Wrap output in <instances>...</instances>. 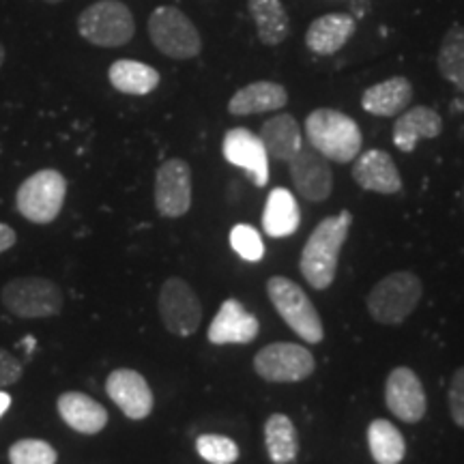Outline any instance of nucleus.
I'll list each match as a JSON object with an SVG mask.
<instances>
[{
    "instance_id": "nucleus-19",
    "label": "nucleus",
    "mask_w": 464,
    "mask_h": 464,
    "mask_svg": "<svg viewBox=\"0 0 464 464\" xmlns=\"http://www.w3.org/2000/svg\"><path fill=\"white\" fill-rule=\"evenodd\" d=\"M61 420L80 434H100L108 426V411L82 392H65L56 400Z\"/></svg>"
},
{
    "instance_id": "nucleus-12",
    "label": "nucleus",
    "mask_w": 464,
    "mask_h": 464,
    "mask_svg": "<svg viewBox=\"0 0 464 464\" xmlns=\"http://www.w3.org/2000/svg\"><path fill=\"white\" fill-rule=\"evenodd\" d=\"M288 172L297 194L304 196L307 202H323L332 196V164L316 149L301 147L299 153L293 160H288Z\"/></svg>"
},
{
    "instance_id": "nucleus-21",
    "label": "nucleus",
    "mask_w": 464,
    "mask_h": 464,
    "mask_svg": "<svg viewBox=\"0 0 464 464\" xmlns=\"http://www.w3.org/2000/svg\"><path fill=\"white\" fill-rule=\"evenodd\" d=\"M288 103V92L282 84L271 82V80H260L243 86L230 97L228 112L232 116H249L276 112Z\"/></svg>"
},
{
    "instance_id": "nucleus-6",
    "label": "nucleus",
    "mask_w": 464,
    "mask_h": 464,
    "mask_svg": "<svg viewBox=\"0 0 464 464\" xmlns=\"http://www.w3.org/2000/svg\"><path fill=\"white\" fill-rule=\"evenodd\" d=\"M63 290L50 277H14L0 290V304L17 318H50L63 310Z\"/></svg>"
},
{
    "instance_id": "nucleus-28",
    "label": "nucleus",
    "mask_w": 464,
    "mask_h": 464,
    "mask_svg": "<svg viewBox=\"0 0 464 464\" xmlns=\"http://www.w3.org/2000/svg\"><path fill=\"white\" fill-rule=\"evenodd\" d=\"M368 448L376 464H400L406 456L402 432L387 420H374L368 426Z\"/></svg>"
},
{
    "instance_id": "nucleus-11",
    "label": "nucleus",
    "mask_w": 464,
    "mask_h": 464,
    "mask_svg": "<svg viewBox=\"0 0 464 464\" xmlns=\"http://www.w3.org/2000/svg\"><path fill=\"white\" fill-rule=\"evenodd\" d=\"M191 207V168L185 160L172 158L155 172V208L161 218H183Z\"/></svg>"
},
{
    "instance_id": "nucleus-2",
    "label": "nucleus",
    "mask_w": 464,
    "mask_h": 464,
    "mask_svg": "<svg viewBox=\"0 0 464 464\" xmlns=\"http://www.w3.org/2000/svg\"><path fill=\"white\" fill-rule=\"evenodd\" d=\"M305 136L310 147L329 161L348 164L362 153V130L355 119L340 110L318 108L307 114Z\"/></svg>"
},
{
    "instance_id": "nucleus-38",
    "label": "nucleus",
    "mask_w": 464,
    "mask_h": 464,
    "mask_svg": "<svg viewBox=\"0 0 464 464\" xmlns=\"http://www.w3.org/2000/svg\"><path fill=\"white\" fill-rule=\"evenodd\" d=\"M44 3H48V5H58V3H63V0H44Z\"/></svg>"
},
{
    "instance_id": "nucleus-37",
    "label": "nucleus",
    "mask_w": 464,
    "mask_h": 464,
    "mask_svg": "<svg viewBox=\"0 0 464 464\" xmlns=\"http://www.w3.org/2000/svg\"><path fill=\"white\" fill-rule=\"evenodd\" d=\"M5 58H7V50H5V45L0 44V69L5 65Z\"/></svg>"
},
{
    "instance_id": "nucleus-15",
    "label": "nucleus",
    "mask_w": 464,
    "mask_h": 464,
    "mask_svg": "<svg viewBox=\"0 0 464 464\" xmlns=\"http://www.w3.org/2000/svg\"><path fill=\"white\" fill-rule=\"evenodd\" d=\"M106 393L110 400L133 421L147 420L153 411L155 398L147 379L130 368H119L108 376Z\"/></svg>"
},
{
    "instance_id": "nucleus-1",
    "label": "nucleus",
    "mask_w": 464,
    "mask_h": 464,
    "mask_svg": "<svg viewBox=\"0 0 464 464\" xmlns=\"http://www.w3.org/2000/svg\"><path fill=\"white\" fill-rule=\"evenodd\" d=\"M351 224V213L340 211L338 216L324 218L307 237L299 258V269L312 288L324 290L334 284L342 246H344Z\"/></svg>"
},
{
    "instance_id": "nucleus-16",
    "label": "nucleus",
    "mask_w": 464,
    "mask_h": 464,
    "mask_svg": "<svg viewBox=\"0 0 464 464\" xmlns=\"http://www.w3.org/2000/svg\"><path fill=\"white\" fill-rule=\"evenodd\" d=\"M260 323L254 314H249L241 301L226 299L218 310L216 318L208 324L207 340L216 346L224 344H249L256 340Z\"/></svg>"
},
{
    "instance_id": "nucleus-23",
    "label": "nucleus",
    "mask_w": 464,
    "mask_h": 464,
    "mask_svg": "<svg viewBox=\"0 0 464 464\" xmlns=\"http://www.w3.org/2000/svg\"><path fill=\"white\" fill-rule=\"evenodd\" d=\"M260 140L265 144L266 155L277 161L293 160L299 153V149L304 147L297 119L286 112H280L265 121L263 130H260Z\"/></svg>"
},
{
    "instance_id": "nucleus-4",
    "label": "nucleus",
    "mask_w": 464,
    "mask_h": 464,
    "mask_svg": "<svg viewBox=\"0 0 464 464\" xmlns=\"http://www.w3.org/2000/svg\"><path fill=\"white\" fill-rule=\"evenodd\" d=\"M423 295L421 280L411 271L385 276L370 290L368 312L381 324H400L415 312Z\"/></svg>"
},
{
    "instance_id": "nucleus-34",
    "label": "nucleus",
    "mask_w": 464,
    "mask_h": 464,
    "mask_svg": "<svg viewBox=\"0 0 464 464\" xmlns=\"http://www.w3.org/2000/svg\"><path fill=\"white\" fill-rule=\"evenodd\" d=\"M24 374V365L17 362L15 355H11L7 348L0 346V387H11Z\"/></svg>"
},
{
    "instance_id": "nucleus-27",
    "label": "nucleus",
    "mask_w": 464,
    "mask_h": 464,
    "mask_svg": "<svg viewBox=\"0 0 464 464\" xmlns=\"http://www.w3.org/2000/svg\"><path fill=\"white\" fill-rule=\"evenodd\" d=\"M265 448L274 464H290L299 454L297 428L288 415L274 413L265 423Z\"/></svg>"
},
{
    "instance_id": "nucleus-33",
    "label": "nucleus",
    "mask_w": 464,
    "mask_h": 464,
    "mask_svg": "<svg viewBox=\"0 0 464 464\" xmlns=\"http://www.w3.org/2000/svg\"><path fill=\"white\" fill-rule=\"evenodd\" d=\"M448 406H450L451 421L464 430V365L462 368H458L454 376H451L450 392H448Z\"/></svg>"
},
{
    "instance_id": "nucleus-29",
    "label": "nucleus",
    "mask_w": 464,
    "mask_h": 464,
    "mask_svg": "<svg viewBox=\"0 0 464 464\" xmlns=\"http://www.w3.org/2000/svg\"><path fill=\"white\" fill-rule=\"evenodd\" d=\"M439 73L450 84H454L464 97V26L454 24L448 28L440 42L437 56Z\"/></svg>"
},
{
    "instance_id": "nucleus-3",
    "label": "nucleus",
    "mask_w": 464,
    "mask_h": 464,
    "mask_svg": "<svg viewBox=\"0 0 464 464\" xmlns=\"http://www.w3.org/2000/svg\"><path fill=\"white\" fill-rule=\"evenodd\" d=\"M78 33L97 48H121L136 34V20L121 0H97L78 15Z\"/></svg>"
},
{
    "instance_id": "nucleus-22",
    "label": "nucleus",
    "mask_w": 464,
    "mask_h": 464,
    "mask_svg": "<svg viewBox=\"0 0 464 464\" xmlns=\"http://www.w3.org/2000/svg\"><path fill=\"white\" fill-rule=\"evenodd\" d=\"M413 102V86L404 75L370 86L362 95V108L374 116H398Z\"/></svg>"
},
{
    "instance_id": "nucleus-8",
    "label": "nucleus",
    "mask_w": 464,
    "mask_h": 464,
    "mask_svg": "<svg viewBox=\"0 0 464 464\" xmlns=\"http://www.w3.org/2000/svg\"><path fill=\"white\" fill-rule=\"evenodd\" d=\"M67 196V179L58 170L45 168L31 174L17 188L15 207L20 216L33 224H52L61 216Z\"/></svg>"
},
{
    "instance_id": "nucleus-39",
    "label": "nucleus",
    "mask_w": 464,
    "mask_h": 464,
    "mask_svg": "<svg viewBox=\"0 0 464 464\" xmlns=\"http://www.w3.org/2000/svg\"><path fill=\"white\" fill-rule=\"evenodd\" d=\"M462 202H464V189H462Z\"/></svg>"
},
{
    "instance_id": "nucleus-26",
    "label": "nucleus",
    "mask_w": 464,
    "mask_h": 464,
    "mask_svg": "<svg viewBox=\"0 0 464 464\" xmlns=\"http://www.w3.org/2000/svg\"><path fill=\"white\" fill-rule=\"evenodd\" d=\"M249 15L256 24L258 39L265 45H280L290 34V17L282 0H247Z\"/></svg>"
},
{
    "instance_id": "nucleus-9",
    "label": "nucleus",
    "mask_w": 464,
    "mask_h": 464,
    "mask_svg": "<svg viewBox=\"0 0 464 464\" xmlns=\"http://www.w3.org/2000/svg\"><path fill=\"white\" fill-rule=\"evenodd\" d=\"M158 307L166 332L177 338H189L202 323V304L196 290L183 277H168L161 284Z\"/></svg>"
},
{
    "instance_id": "nucleus-17",
    "label": "nucleus",
    "mask_w": 464,
    "mask_h": 464,
    "mask_svg": "<svg viewBox=\"0 0 464 464\" xmlns=\"http://www.w3.org/2000/svg\"><path fill=\"white\" fill-rule=\"evenodd\" d=\"M355 160L357 161L353 166V179H355V183L362 189L387 196L398 194L402 189L400 170L387 150L370 149Z\"/></svg>"
},
{
    "instance_id": "nucleus-35",
    "label": "nucleus",
    "mask_w": 464,
    "mask_h": 464,
    "mask_svg": "<svg viewBox=\"0 0 464 464\" xmlns=\"http://www.w3.org/2000/svg\"><path fill=\"white\" fill-rule=\"evenodd\" d=\"M15 241H17L15 230L11 228L9 224H3V222H0V254H3V252H9V249L15 246Z\"/></svg>"
},
{
    "instance_id": "nucleus-5",
    "label": "nucleus",
    "mask_w": 464,
    "mask_h": 464,
    "mask_svg": "<svg viewBox=\"0 0 464 464\" xmlns=\"http://www.w3.org/2000/svg\"><path fill=\"white\" fill-rule=\"evenodd\" d=\"M266 295L284 323L307 344H318L324 338V327L318 310L297 282L274 276L266 282Z\"/></svg>"
},
{
    "instance_id": "nucleus-31",
    "label": "nucleus",
    "mask_w": 464,
    "mask_h": 464,
    "mask_svg": "<svg viewBox=\"0 0 464 464\" xmlns=\"http://www.w3.org/2000/svg\"><path fill=\"white\" fill-rule=\"evenodd\" d=\"M58 454L42 439H22L9 448L11 464H56Z\"/></svg>"
},
{
    "instance_id": "nucleus-18",
    "label": "nucleus",
    "mask_w": 464,
    "mask_h": 464,
    "mask_svg": "<svg viewBox=\"0 0 464 464\" xmlns=\"http://www.w3.org/2000/svg\"><path fill=\"white\" fill-rule=\"evenodd\" d=\"M443 131V119L437 110L428 106H415L398 114L393 123V144L402 153H413L420 140H434Z\"/></svg>"
},
{
    "instance_id": "nucleus-25",
    "label": "nucleus",
    "mask_w": 464,
    "mask_h": 464,
    "mask_svg": "<svg viewBox=\"0 0 464 464\" xmlns=\"http://www.w3.org/2000/svg\"><path fill=\"white\" fill-rule=\"evenodd\" d=\"M108 80L116 91L123 95H149L160 86V72L147 63L131 61V58H121L114 61L108 69Z\"/></svg>"
},
{
    "instance_id": "nucleus-30",
    "label": "nucleus",
    "mask_w": 464,
    "mask_h": 464,
    "mask_svg": "<svg viewBox=\"0 0 464 464\" xmlns=\"http://www.w3.org/2000/svg\"><path fill=\"white\" fill-rule=\"evenodd\" d=\"M196 451L211 464H235L239 460V445L222 434H202L196 439Z\"/></svg>"
},
{
    "instance_id": "nucleus-13",
    "label": "nucleus",
    "mask_w": 464,
    "mask_h": 464,
    "mask_svg": "<svg viewBox=\"0 0 464 464\" xmlns=\"http://www.w3.org/2000/svg\"><path fill=\"white\" fill-rule=\"evenodd\" d=\"M385 404L393 417L404 423H417L428 411L423 385L413 370L406 365L393 368L385 382Z\"/></svg>"
},
{
    "instance_id": "nucleus-32",
    "label": "nucleus",
    "mask_w": 464,
    "mask_h": 464,
    "mask_svg": "<svg viewBox=\"0 0 464 464\" xmlns=\"http://www.w3.org/2000/svg\"><path fill=\"white\" fill-rule=\"evenodd\" d=\"M230 247L247 263H258L265 256V243L260 232L249 224H237L230 230Z\"/></svg>"
},
{
    "instance_id": "nucleus-10",
    "label": "nucleus",
    "mask_w": 464,
    "mask_h": 464,
    "mask_svg": "<svg viewBox=\"0 0 464 464\" xmlns=\"http://www.w3.org/2000/svg\"><path fill=\"white\" fill-rule=\"evenodd\" d=\"M254 370L269 382H299L314 374V355L293 342H274L260 348L254 357Z\"/></svg>"
},
{
    "instance_id": "nucleus-24",
    "label": "nucleus",
    "mask_w": 464,
    "mask_h": 464,
    "mask_svg": "<svg viewBox=\"0 0 464 464\" xmlns=\"http://www.w3.org/2000/svg\"><path fill=\"white\" fill-rule=\"evenodd\" d=\"M301 224V208L286 188L271 189L269 198H266L265 213H263V230L265 235L282 239L297 232Z\"/></svg>"
},
{
    "instance_id": "nucleus-36",
    "label": "nucleus",
    "mask_w": 464,
    "mask_h": 464,
    "mask_svg": "<svg viewBox=\"0 0 464 464\" xmlns=\"http://www.w3.org/2000/svg\"><path fill=\"white\" fill-rule=\"evenodd\" d=\"M9 406H11V396L7 392H0V417L7 413Z\"/></svg>"
},
{
    "instance_id": "nucleus-14",
    "label": "nucleus",
    "mask_w": 464,
    "mask_h": 464,
    "mask_svg": "<svg viewBox=\"0 0 464 464\" xmlns=\"http://www.w3.org/2000/svg\"><path fill=\"white\" fill-rule=\"evenodd\" d=\"M222 153L228 164L241 168L249 174L256 188L269 183V155L260 136L246 127H235L224 136Z\"/></svg>"
},
{
    "instance_id": "nucleus-20",
    "label": "nucleus",
    "mask_w": 464,
    "mask_h": 464,
    "mask_svg": "<svg viewBox=\"0 0 464 464\" xmlns=\"http://www.w3.org/2000/svg\"><path fill=\"white\" fill-rule=\"evenodd\" d=\"M355 17L348 14H327L316 17L305 31L307 50L318 56H332L355 34Z\"/></svg>"
},
{
    "instance_id": "nucleus-7",
    "label": "nucleus",
    "mask_w": 464,
    "mask_h": 464,
    "mask_svg": "<svg viewBox=\"0 0 464 464\" xmlns=\"http://www.w3.org/2000/svg\"><path fill=\"white\" fill-rule=\"evenodd\" d=\"M149 39L161 54L174 61H189L198 56L202 50V39L198 28L181 9L158 7L149 15Z\"/></svg>"
}]
</instances>
